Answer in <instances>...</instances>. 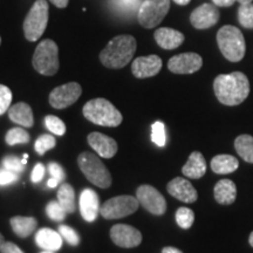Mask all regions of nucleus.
Wrapping results in <instances>:
<instances>
[{
	"mask_svg": "<svg viewBox=\"0 0 253 253\" xmlns=\"http://www.w3.org/2000/svg\"><path fill=\"white\" fill-rule=\"evenodd\" d=\"M110 238L120 248H136L142 243V233L136 227L126 224H116L110 230Z\"/></svg>",
	"mask_w": 253,
	"mask_h": 253,
	"instance_id": "nucleus-12",
	"label": "nucleus"
},
{
	"mask_svg": "<svg viewBox=\"0 0 253 253\" xmlns=\"http://www.w3.org/2000/svg\"><path fill=\"white\" fill-rule=\"evenodd\" d=\"M62 236L56 231L43 227L36 233V244L42 249V251L56 252L62 246Z\"/></svg>",
	"mask_w": 253,
	"mask_h": 253,
	"instance_id": "nucleus-20",
	"label": "nucleus"
},
{
	"mask_svg": "<svg viewBox=\"0 0 253 253\" xmlns=\"http://www.w3.org/2000/svg\"><path fill=\"white\" fill-rule=\"evenodd\" d=\"M219 20V11L212 4H203L194 9L190 15L191 25L197 30H207L214 26Z\"/></svg>",
	"mask_w": 253,
	"mask_h": 253,
	"instance_id": "nucleus-14",
	"label": "nucleus"
},
{
	"mask_svg": "<svg viewBox=\"0 0 253 253\" xmlns=\"http://www.w3.org/2000/svg\"><path fill=\"white\" fill-rule=\"evenodd\" d=\"M239 168V161L232 155H217L211 160V169L218 175L235 172Z\"/></svg>",
	"mask_w": 253,
	"mask_h": 253,
	"instance_id": "nucleus-25",
	"label": "nucleus"
},
{
	"mask_svg": "<svg viewBox=\"0 0 253 253\" xmlns=\"http://www.w3.org/2000/svg\"><path fill=\"white\" fill-rule=\"evenodd\" d=\"M203 66V59L197 53H182L172 56L168 62V68L175 74H192Z\"/></svg>",
	"mask_w": 253,
	"mask_h": 253,
	"instance_id": "nucleus-13",
	"label": "nucleus"
},
{
	"mask_svg": "<svg viewBox=\"0 0 253 253\" xmlns=\"http://www.w3.org/2000/svg\"><path fill=\"white\" fill-rule=\"evenodd\" d=\"M0 45H1V38H0Z\"/></svg>",
	"mask_w": 253,
	"mask_h": 253,
	"instance_id": "nucleus-52",
	"label": "nucleus"
},
{
	"mask_svg": "<svg viewBox=\"0 0 253 253\" xmlns=\"http://www.w3.org/2000/svg\"><path fill=\"white\" fill-rule=\"evenodd\" d=\"M162 68V59L157 55L140 56L131 65V72L135 78L147 79L157 75Z\"/></svg>",
	"mask_w": 253,
	"mask_h": 253,
	"instance_id": "nucleus-15",
	"label": "nucleus"
},
{
	"mask_svg": "<svg viewBox=\"0 0 253 253\" xmlns=\"http://www.w3.org/2000/svg\"><path fill=\"white\" fill-rule=\"evenodd\" d=\"M138 205H140V202L136 197L122 195L104 202L100 209V213L106 219H119V218H125L136 212Z\"/></svg>",
	"mask_w": 253,
	"mask_h": 253,
	"instance_id": "nucleus-9",
	"label": "nucleus"
},
{
	"mask_svg": "<svg viewBox=\"0 0 253 253\" xmlns=\"http://www.w3.org/2000/svg\"><path fill=\"white\" fill-rule=\"evenodd\" d=\"M15 181H18L17 172L11 171L5 168L0 170V185H8Z\"/></svg>",
	"mask_w": 253,
	"mask_h": 253,
	"instance_id": "nucleus-40",
	"label": "nucleus"
},
{
	"mask_svg": "<svg viewBox=\"0 0 253 253\" xmlns=\"http://www.w3.org/2000/svg\"><path fill=\"white\" fill-rule=\"evenodd\" d=\"M136 198L148 212L162 216L167 211V202L163 195L151 185H141L136 190Z\"/></svg>",
	"mask_w": 253,
	"mask_h": 253,
	"instance_id": "nucleus-10",
	"label": "nucleus"
},
{
	"mask_svg": "<svg viewBox=\"0 0 253 253\" xmlns=\"http://www.w3.org/2000/svg\"><path fill=\"white\" fill-rule=\"evenodd\" d=\"M82 113L88 121L101 126H119L123 120L119 109L108 100L101 97L88 101Z\"/></svg>",
	"mask_w": 253,
	"mask_h": 253,
	"instance_id": "nucleus-3",
	"label": "nucleus"
},
{
	"mask_svg": "<svg viewBox=\"0 0 253 253\" xmlns=\"http://www.w3.org/2000/svg\"><path fill=\"white\" fill-rule=\"evenodd\" d=\"M249 243H250V245H251L252 248H253V231H252L251 235H250V237H249Z\"/></svg>",
	"mask_w": 253,
	"mask_h": 253,
	"instance_id": "nucleus-50",
	"label": "nucleus"
},
{
	"mask_svg": "<svg viewBox=\"0 0 253 253\" xmlns=\"http://www.w3.org/2000/svg\"><path fill=\"white\" fill-rule=\"evenodd\" d=\"M213 90L220 103L225 106H238L248 99L250 82L242 72L220 74L214 79Z\"/></svg>",
	"mask_w": 253,
	"mask_h": 253,
	"instance_id": "nucleus-1",
	"label": "nucleus"
},
{
	"mask_svg": "<svg viewBox=\"0 0 253 253\" xmlns=\"http://www.w3.org/2000/svg\"><path fill=\"white\" fill-rule=\"evenodd\" d=\"M170 9V0H143L137 11V20L144 28H154L162 23Z\"/></svg>",
	"mask_w": 253,
	"mask_h": 253,
	"instance_id": "nucleus-8",
	"label": "nucleus"
},
{
	"mask_svg": "<svg viewBox=\"0 0 253 253\" xmlns=\"http://www.w3.org/2000/svg\"><path fill=\"white\" fill-rule=\"evenodd\" d=\"M49 7L47 0H37L24 20V34L28 41L39 40L48 23Z\"/></svg>",
	"mask_w": 253,
	"mask_h": 253,
	"instance_id": "nucleus-7",
	"label": "nucleus"
},
{
	"mask_svg": "<svg viewBox=\"0 0 253 253\" xmlns=\"http://www.w3.org/2000/svg\"><path fill=\"white\" fill-rule=\"evenodd\" d=\"M0 253H25L23 250L12 242H5L0 249Z\"/></svg>",
	"mask_w": 253,
	"mask_h": 253,
	"instance_id": "nucleus-42",
	"label": "nucleus"
},
{
	"mask_svg": "<svg viewBox=\"0 0 253 253\" xmlns=\"http://www.w3.org/2000/svg\"><path fill=\"white\" fill-rule=\"evenodd\" d=\"M88 144L100 155V157L112 158L118 153V143L109 136L94 131L88 135Z\"/></svg>",
	"mask_w": 253,
	"mask_h": 253,
	"instance_id": "nucleus-18",
	"label": "nucleus"
},
{
	"mask_svg": "<svg viewBox=\"0 0 253 253\" xmlns=\"http://www.w3.org/2000/svg\"><path fill=\"white\" fill-rule=\"evenodd\" d=\"M4 243H5V238H4V236H2L1 233H0V249H1V246L4 245Z\"/></svg>",
	"mask_w": 253,
	"mask_h": 253,
	"instance_id": "nucleus-49",
	"label": "nucleus"
},
{
	"mask_svg": "<svg viewBox=\"0 0 253 253\" xmlns=\"http://www.w3.org/2000/svg\"><path fill=\"white\" fill-rule=\"evenodd\" d=\"M48 171L50 173V176H52V178L56 179L59 183H62L65 181L66 178L65 170H63V168L60 166V164L55 162H50L48 164Z\"/></svg>",
	"mask_w": 253,
	"mask_h": 253,
	"instance_id": "nucleus-39",
	"label": "nucleus"
},
{
	"mask_svg": "<svg viewBox=\"0 0 253 253\" xmlns=\"http://www.w3.org/2000/svg\"><path fill=\"white\" fill-rule=\"evenodd\" d=\"M217 43L224 58L238 62L244 58L246 45L242 31L231 25L223 26L217 33Z\"/></svg>",
	"mask_w": 253,
	"mask_h": 253,
	"instance_id": "nucleus-4",
	"label": "nucleus"
},
{
	"mask_svg": "<svg viewBox=\"0 0 253 253\" xmlns=\"http://www.w3.org/2000/svg\"><path fill=\"white\" fill-rule=\"evenodd\" d=\"M58 202L67 213L75 212V192L71 184L62 183L58 191Z\"/></svg>",
	"mask_w": 253,
	"mask_h": 253,
	"instance_id": "nucleus-26",
	"label": "nucleus"
},
{
	"mask_svg": "<svg viewBox=\"0 0 253 253\" xmlns=\"http://www.w3.org/2000/svg\"><path fill=\"white\" fill-rule=\"evenodd\" d=\"M151 141H153L157 147L162 148L166 145V126H164L163 122L156 121L153 126H151Z\"/></svg>",
	"mask_w": 253,
	"mask_h": 253,
	"instance_id": "nucleus-32",
	"label": "nucleus"
},
{
	"mask_svg": "<svg viewBox=\"0 0 253 253\" xmlns=\"http://www.w3.org/2000/svg\"><path fill=\"white\" fill-rule=\"evenodd\" d=\"M46 213L50 219L54 221H62L66 218V211L58 201H52L47 204Z\"/></svg>",
	"mask_w": 253,
	"mask_h": 253,
	"instance_id": "nucleus-34",
	"label": "nucleus"
},
{
	"mask_svg": "<svg viewBox=\"0 0 253 253\" xmlns=\"http://www.w3.org/2000/svg\"><path fill=\"white\" fill-rule=\"evenodd\" d=\"M33 67L38 73L53 77L59 71V48L53 40H42L38 45L32 59Z\"/></svg>",
	"mask_w": 253,
	"mask_h": 253,
	"instance_id": "nucleus-6",
	"label": "nucleus"
},
{
	"mask_svg": "<svg viewBox=\"0 0 253 253\" xmlns=\"http://www.w3.org/2000/svg\"><path fill=\"white\" fill-rule=\"evenodd\" d=\"M237 0H212L213 5H216L217 7H230Z\"/></svg>",
	"mask_w": 253,
	"mask_h": 253,
	"instance_id": "nucleus-43",
	"label": "nucleus"
},
{
	"mask_svg": "<svg viewBox=\"0 0 253 253\" xmlns=\"http://www.w3.org/2000/svg\"><path fill=\"white\" fill-rule=\"evenodd\" d=\"M5 141L8 145L27 144L31 141V136L24 128H12L6 132Z\"/></svg>",
	"mask_w": 253,
	"mask_h": 253,
	"instance_id": "nucleus-28",
	"label": "nucleus"
},
{
	"mask_svg": "<svg viewBox=\"0 0 253 253\" xmlns=\"http://www.w3.org/2000/svg\"><path fill=\"white\" fill-rule=\"evenodd\" d=\"M114 4L123 11L134 12L136 8H140L142 0H114Z\"/></svg>",
	"mask_w": 253,
	"mask_h": 253,
	"instance_id": "nucleus-38",
	"label": "nucleus"
},
{
	"mask_svg": "<svg viewBox=\"0 0 253 253\" xmlns=\"http://www.w3.org/2000/svg\"><path fill=\"white\" fill-rule=\"evenodd\" d=\"M195 221V213L189 208H179L176 212V223L179 227L188 230L192 226Z\"/></svg>",
	"mask_w": 253,
	"mask_h": 253,
	"instance_id": "nucleus-30",
	"label": "nucleus"
},
{
	"mask_svg": "<svg viewBox=\"0 0 253 253\" xmlns=\"http://www.w3.org/2000/svg\"><path fill=\"white\" fill-rule=\"evenodd\" d=\"M239 4H249V2H253V0H237Z\"/></svg>",
	"mask_w": 253,
	"mask_h": 253,
	"instance_id": "nucleus-48",
	"label": "nucleus"
},
{
	"mask_svg": "<svg viewBox=\"0 0 253 253\" xmlns=\"http://www.w3.org/2000/svg\"><path fill=\"white\" fill-rule=\"evenodd\" d=\"M235 148L245 162L253 163V136L246 134L238 136L235 141Z\"/></svg>",
	"mask_w": 253,
	"mask_h": 253,
	"instance_id": "nucleus-27",
	"label": "nucleus"
},
{
	"mask_svg": "<svg viewBox=\"0 0 253 253\" xmlns=\"http://www.w3.org/2000/svg\"><path fill=\"white\" fill-rule=\"evenodd\" d=\"M12 230L19 238H27L31 235H33L38 226V221L33 217H23L15 216L12 217L9 220Z\"/></svg>",
	"mask_w": 253,
	"mask_h": 253,
	"instance_id": "nucleus-24",
	"label": "nucleus"
},
{
	"mask_svg": "<svg viewBox=\"0 0 253 253\" xmlns=\"http://www.w3.org/2000/svg\"><path fill=\"white\" fill-rule=\"evenodd\" d=\"M162 253H183L181 250L176 249V248H171V246H167L162 250Z\"/></svg>",
	"mask_w": 253,
	"mask_h": 253,
	"instance_id": "nucleus-45",
	"label": "nucleus"
},
{
	"mask_svg": "<svg viewBox=\"0 0 253 253\" xmlns=\"http://www.w3.org/2000/svg\"><path fill=\"white\" fill-rule=\"evenodd\" d=\"M137 43L132 36H118L113 38L100 53V61L107 68L120 69L128 65L134 56Z\"/></svg>",
	"mask_w": 253,
	"mask_h": 253,
	"instance_id": "nucleus-2",
	"label": "nucleus"
},
{
	"mask_svg": "<svg viewBox=\"0 0 253 253\" xmlns=\"http://www.w3.org/2000/svg\"><path fill=\"white\" fill-rule=\"evenodd\" d=\"M56 145V140L53 135L49 134H45L41 135L40 137L37 138L36 144H34V149L40 156H42L46 151H48L50 149H53Z\"/></svg>",
	"mask_w": 253,
	"mask_h": 253,
	"instance_id": "nucleus-31",
	"label": "nucleus"
},
{
	"mask_svg": "<svg viewBox=\"0 0 253 253\" xmlns=\"http://www.w3.org/2000/svg\"><path fill=\"white\" fill-rule=\"evenodd\" d=\"M45 176V166L41 163L36 164V167L33 168V171H32L31 179L33 183H39L41 179Z\"/></svg>",
	"mask_w": 253,
	"mask_h": 253,
	"instance_id": "nucleus-41",
	"label": "nucleus"
},
{
	"mask_svg": "<svg viewBox=\"0 0 253 253\" xmlns=\"http://www.w3.org/2000/svg\"><path fill=\"white\" fill-rule=\"evenodd\" d=\"M2 167H4L5 169L11 170V171L17 173L23 171L25 168L23 162H21V160H19V158L15 156H6L4 160H2Z\"/></svg>",
	"mask_w": 253,
	"mask_h": 253,
	"instance_id": "nucleus-37",
	"label": "nucleus"
},
{
	"mask_svg": "<svg viewBox=\"0 0 253 253\" xmlns=\"http://www.w3.org/2000/svg\"><path fill=\"white\" fill-rule=\"evenodd\" d=\"M49 1L58 8H65L67 7L69 0H49Z\"/></svg>",
	"mask_w": 253,
	"mask_h": 253,
	"instance_id": "nucleus-44",
	"label": "nucleus"
},
{
	"mask_svg": "<svg viewBox=\"0 0 253 253\" xmlns=\"http://www.w3.org/2000/svg\"><path fill=\"white\" fill-rule=\"evenodd\" d=\"M58 185H59V182L54 178H50L48 179V182H47V186H48V188H55V186Z\"/></svg>",
	"mask_w": 253,
	"mask_h": 253,
	"instance_id": "nucleus-46",
	"label": "nucleus"
},
{
	"mask_svg": "<svg viewBox=\"0 0 253 253\" xmlns=\"http://www.w3.org/2000/svg\"><path fill=\"white\" fill-rule=\"evenodd\" d=\"M182 172L188 178H202L207 172V162L203 155L199 151L191 153L188 158V162L182 168Z\"/></svg>",
	"mask_w": 253,
	"mask_h": 253,
	"instance_id": "nucleus-21",
	"label": "nucleus"
},
{
	"mask_svg": "<svg viewBox=\"0 0 253 253\" xmlns=\"http://www.w3.org/2000/svg\"><path fill=\"white\" fill-rule=\"evenodd\" d=\"M80 212L81 216L88 223L96 219L100 212V199L99 195L91 189H84L80 195Z\"/></svg>",
	"mask_w": 253,
	"mask_h": 253,
	"instance_id": "nucleus-17",
	"label": "nucleus"
},
{
	"mask_svg": "<svg viewBox=\"0 0 253 253\" xmlns=\"http://www.w3.org/2000/svg\"><path fill=\"white\" fill-rule=\"evenodd\" d=\"M40 253H55V252H53V251H42V252H40Z\"/></svg>",
	"mask_w": 253,
	"mask_h": 253,
	"instance_id": "nucleus-51",
	"label": "nucleus"
},
{
	"mask_svg": "<svg viewBox=\"0 0 253 253\" xmlns=\"http://www.w3.org/2000/svg\"><path fill=\"white\" fill-rule=\"evenodd\" d=\"M78 164L82 173L94 185L101 189H108L112 185V176L109 170L96 155L87 151L81 153L78 158Z\"/></svg>",
	"mask_w": 253,
	"mask_h": 253,
	"instance_id": "nucleus-5",
	"label": "nucleus"
},
{
	"mask_svg": "<svg viewBox=\"0 0 253 253\" xmlns=\"http://www.w3.org/2000/svg\"><path fill=\"white\" fill-rule=\"evenodd\" d=\"M173 1L176 2L177 5H181V6H185V5H188L190 1H191V0H173Z\"/></svg>",
	"mask_w": 253,
	"mask_h": 253,
	"instance_id": "nucleus-47",
	"label": "nucleus"
},
{
	"mask_svg": "<svg viewBox=\"0 0 253 253\" xmlns=\"http://www.w3.org/2000/svg\"><path fill=\"white\" fill-rule=\"evenodd\" d=\"M45 126L50 132L58 135L63 136L66 132V125L63 123L61 119L56 118L54 115H47L45 118Z\"/></svg>",
	"mask_w": 253,
	"mask_h": 253,
	"instance_id": "nucleus-33",
	"label": "nucleus"
},
{
	"mask_svg": "<svg viewBox=\"0 0 253 253\" xmlns=\"http://www.w3.org/2000/svg\"><path fill=\"white\" fill-rule=\"evenodd\" d=\"M214 199L221 205H230L235 203L237 197V186L231 179H221L214 185Z\"/></svg>",
	"mask_w": 253,
	"mask_h": 253,
	"instance_id": "nucleus-23",
	"label": "nucleus"
},
{
	"mask_svg": "<svg viewBox=\"0 0 253 253\" xmlns=\"http://www.w3.org/2000/svg\"><path fill=\"white\" fill-rule=\"evenodd\" d=\"M239 24L248 30H253V2L240 4L238 8Z\"/></svg>",
	"mask_w": 253,
	"mask_h": 253,
	"instance_id": "nucleus-29",
	"label": "nucleus"
},
{
	"mask_svg": "<svg viewBox=\"0 0 253 253\" xmlns=\"http://www.w3.org/2000/svg\"><path fill=\"white\" fill-rule=\"evenodd\" d=\"M167 190L172 197L184 203H195L198 198L197 190L191 183L182 177H176L168 183Z\"/></svg>",
	"mask_w": 253,
	"mask_h": 253,
	"instance_id": "nucleus-16",
	"label": "nucleus"
},
{
	"mask_svg": "<svg viewBox=\"0 0 253 253\" xmlns=\"http://www.w3.org/2000/svg\"><path fill=\"white\" fill-rule=\"evenodd\" d=\"M8 118L15 125H19L25 128H31L34 125V118L32 108L25 102H18L14 106L9 107Z\"/></svg>",
	"mask_w": 253,
	"mask_h": 253,
	"instance_id": "nucleus-22",
	"label": "nucleus"
},
{
	"mask_svg": "<svg viewBox=\"0 0 253 253\" xmlns=\"http://www.w3.org/2000/svg\"><path fill=\"white\" fill-rule=\"evenodd\" d=\"M82 94V88L78 82H69L50 91L49 103L55 109H65L79 100Z\"/></svg>",
	"mask_w": 253,
	"mask_h": 253,
	"instance_id": "nucleus-11",
	"label": "nucleus"
},
{
	"mask_svg": "<svg viewBox=\"0 0 253 253\" xmlns=\"http://www.w3.org/2000/svg\"><path fill=\"white\" fill-rule=\"evenodd\" d=\"M59 233L62 236V238L72 246H78L80 244V236L74 229L67 225H60L59 226Z\"/></svg>",
	"mask_w": 253,
	"mask_h": 253,
	"instance_id": "nucleus-35",
	"label": "nucleus"
},
{
	"mask_svg": "<svg viewBox=\"0 0 253 253\" xmlns=\"http://www.w3.org/2000/svg\"><path fill=\"white\" fill-rule=\"evenodd\" d=\"M12 102V91L8 87L0 84V115L8 112Z\"/></svg>",
	"mask_w": 253,
	"mask_h": 253,
	"instance_id": "nucleus-36",
	"label": "nucleus"
},
{
	"mask_svg": "<svg viewBox=\"0 0 253 253\" xmlns=\"http://www.w3.org/2000/svg\"><path fill=\"white\" fill-rule=\"evenodd\" d=\"M157 45L163 49L171 50L179 47L184 42V36L179 31L169 27L158 28L154 34Z\"/></svg>",
	"mask_w": 253,
	"mask_h": 253,
	"instance_id": "nucleus-19",
	"label": "nucleus"
}]
</instances>
